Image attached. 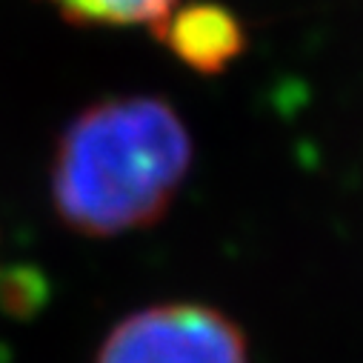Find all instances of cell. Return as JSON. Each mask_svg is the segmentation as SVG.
<instances>
[{
    "mask_svg": "<svg viewBox=\"0 0 363 363\" xmlns=\"http://www.w3.org/2000/svg\"><path fill=\"white\" fill-rule=\"evenodd\" d=\"M192 163V138L177 112L146 95L109 98L63 132L52 166L60 220L112 238L163 218Z\"/></svg>",
    "mask_w": 363,
    "mask_h": 363,
    "instance_id": "6da1fadb",
    "label": "cell"
},
{
    "mask_svg": "<svg viewBox=\"0 0 363 363\" xmlns=\"http://www.w3.org/2000/svg\"><path fill=\"white\" fill-rule=\"evenodd\" d=\"M155 35L198 72L226 69L246 43L238 18L215 4H195L184 9L174 6L155 26Z\"/></svg>",
    "mask_w": 363,
    "mask_h": 363,
    "instance_id": "3957f363",
    "label": "cell"
},
{
    "mask_svg": "<svg viewBox=\"0 0 363 363\" xmlns=\"http://www.w3.org/2000/svg\"><path fill=\"white\" fill-rule=\"evenodd\" d=\"M49 4L72 23L95 26H157L177 0H49Z\"/></svg>",
    "mask_w": 363,
    "mask_h": 363,
    "instance_id": "277c9868",
    "label": "cell"
},
{
    "mask_svg": "<svg viewBox=\"0 0 363 363\" xmlns=\"http://www.w3.org/2000/svg\"><path fill=\"white\" fill-rule=\"evenodd\" d=\"M49 301V281L43 278V272L12 263L0 266V309L6 315L26 320L38 315Z\"/></svg>",
    "mask_w": 363,
    "mask_h": 363,
    "instance_id": "5b68a950",
    "label": "cell"
},
{
    "mask_svg": "<svg viewBox=\"0 0 363 363\" xmlns=\"http://www.w3.org/2000/svg\"><path fill=\"white\" fill-rule=\"evenodd\" d=\"M98 363H246V340L218 309L166 303L115 326Z\"/></svg>",
    "mask_w": 363,
    "mask_h": 363,
    "instance_id": "7a4b0ae2",
    "label": "cell"
}]
</instances>
